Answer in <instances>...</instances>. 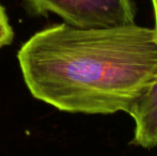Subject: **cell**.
Instances as JSON below:
<instances>
[{"mask_svg":"<svg viewBox=\"0 0 157 156\" xmlns=\"http://www.w3.org/2000/svg\"><path fill=\"white\" fill-rule=\"evenodd\" d=\"M128 115L135 123L132 143L144 149L157 146V77L138 98Z\"/></svg>","mask_w":157,"mask_h":156,"instance_id":"cell-3","label":"cell"},{"mask_svg":"<svg viewBox=\"0 0 157 156\" xmlns=\"http://www.w3.org/2000/svg\"><path fill=\"white\" fill-rule=\"evenodd\" d=\"M152 4H153V10H154V18H155V27L153 28L154 31L157 36V0H151Z\"/></svg>","mask_w":157,"mask_h":156,"instance_id":"cell-5","label":"cell"},{"mask_svg":"<svg viewBox=\"0 0 157 156\" xmlns=\"http://www.w3.org/2000/svg\"><path fill=\"white\" fill-rule=\"evenodd\" d=\"M14 38L12 26L3 6L0 4V48L12 43Z\"/></svg>","mask_w":157,"mask_h":156,"instance_id":"cell-4","label":"cell"},{"mask_svg":"<svg viewBox=\"0 0 157 156\" xmlns=\"http://www.w3.org/2000/svg\"><path fill=\"white\" fill-rule=\"evenodd\" d=\"M36 15H58L76 28L97 29L135 24L132 0H26Z\"/></svg>","mask_w":157,"mask_h":156,"instance_id":"cell-2","label":"cell"},{"mask_svg":"<svg viewBox=\"0 0 157 156\" xmlns=\"http://www.w3.org/2000/svg\"><path fill=\"white\" fill-rule=\"evenodd\" d=\"M17 59L36 100L72 113H128L157 77V36L136 24L82 29L63 23L33 34Z\"/></svg>","mask_w":157,"mask_h":156,"instance_id":"cell-1","label":"cell"}]
</instances>
